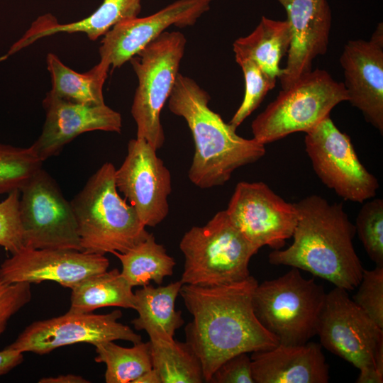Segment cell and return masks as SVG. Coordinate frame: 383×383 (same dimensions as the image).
Returning a JSON list of instances; mask_svg holds the SVG:
<instances>
[{
	"label": "cell",
	"mask_w": 383,
	"mask_h": 383,
	"mask_svg": "<svg viewBox=\"0 0 383 383\" xmlns=\"http://www.w3.org/2000/svg\"><path fill=\"white\" fill-rule=\"evenodd\" d=\"M47 68L51 77L50 92L70 101L87 104H104L103 87L109 66L100 62L89 70L79 73L65 65L54 53L46 57Z\"/></svg>",
	"instance_id": "obj_25"
},
{
	"label": "cell",
	"mask_w": 383,
	"mask_h": 383,
	"mask_svg": "<svg viewBox=\"0 0 383 383\" xmlns=\"http://www.w3.org/2000/svg\"><path fill=\"white\" fill-rule=\"evenodd\" d=\"M156 151L144 139H131L124 161L115 171L118 191L135 208L145 227L156 226L169 213L171 174Z\"/></svg>",
	"instance_id": "obj_14"
},
{
	"label": "cell",
	"mask_w": 383,
	"mask_h": 383,
	"mask_svg": "<svg viewBox=\"0 0 383 383\" xmlns=\"http://www.w3.org/2000/svg\"><path fill=\"white\" fill-rule=\"evenodd\" d=\"M30 284L6 282L0 279V335L10 318L31 300Z\"/></svg>",
	"instance_id": "obj_34"
},
{
	"label": "cell",
	"mask_w": 383,
	"mask_h": 383,
	"mask_svg": "<svg viewBox=\"0 0 383 383\" xmlns=\"http://www.w3.org/2000/svg\"><path fill=\"white\" fill-rule=\"evenodd\" d=\"M326 293L313 278L292 267L277 278L257 284L252 295L255 315L280 344L301 345L316 335Z\"/></svg>",
	"instance_id": "obj_6"
},
{
	"label": "cell",
	"mask_w": 383,
	"mask_h": 383,
	"mask_svg": "<svg viewBox=\"0 0 383 383\" xmlns=\"http://www.w3.org/2000/svg\"><path fill=\"white\" fill-rule=\"evenodd\" d=\"M39 383H88L89 380L80 375L72 374H60L57 377L41 378Z\"/></svg>",
	"instance_id": "obj_37"
},
{
	"label": "cell",
	"mask_w": 383,
	"mask_h": 383,
	"mask_svg": "<svg viewBox=\"0 0 383 383\" xmlns=\"http://www.w3.org/2000/svg\"><path fill=\"white\" fill-rule=\"evenodd\" d=\"M291 42L288 21L262 16L255 29L248 35L238 38L233 44L235 58L254 61L274 78L282 72L280 61L287 53Z\"/></svg>",
	"instance_id": "obj_23"
},
{
	"label": "cell",
	"mask_w": 383,
	"mask_h": 383,
	"mask_svg": "<svg viewBox=\"0 0 383 383\" xmlns=\"http://www.w3.org/2000/svg\"><path fill=\"white\" fill-rule=\"evenodd\" d=\"M150 343L152 368L161 383L205 382L201 361L186 342Z\"/></svg>",
	"instance_id": "obj_27"
},
{
	"label": "cell",
	"mask_w": 383,
	"mask_h": 383,
	"mask_svg": "<svg viewBox=\"0 0 383 383\" xmlns=\"http://www.w3.org/2000/svg\"><path fill=\"white\" fill-rule=\"evenodd\" d=\"M354 302L383 329V266L363 270Z\"/></svg>",
	"instance_id": "obj_32"
},
{
	"label": "cell",
	"mask_w": 383,
	"mask_h": 383,
	"mask_svg": "<svg viewBox=\"0 0 383 383\" xmlns=\"http://www.w3.org/2000/svg\"><path fill=\"white\" fill-rule=\"evenodd\" d=\"M186 44L182 33L165 31L129 60L138 81L131 106L136 138L156 150L165 142L160 112L179 73Z\"/></svg>",
	"instance_id": "obj_9"
},
{
	"label": "cell",
	"mask_w": 383,
	"mask_h": 383,
	"mask_svg": "<svg viewBox=\"0 0 383 383\" xmlns=\"http://www.w3.org/2000/svg\"><path fill=\"white\" fill-rule=\"evenodd\" d=\"M225 211L234 226L258 249L265 245L281 249L297 223L294 204L262 182L238 183Z\"/></svg>",
	"instance_id": "obj_13"
},
{
	"label": "cell",
	"mask_w": 383,
	"mask_h": 383,
	"mask_svg": "<svg viewBox=\"0 0 383 383\" xmlns=\"http://www.w3.org/2000/svg\"><path fill=\"white\" fill-rule=\"evenodd\" d=\"M182 285L180 280L157 287L148 284L135 291L138 316L131 323L135 330L145 331L150 342L172 341L184 324L182 311L175 309Z\"/></svg>",
	"instance_id": "obj_22"
},
{
	"label": "cell",
	"mask_w": 383,
	"mask_h": 383,
	"mask_svg": "<svg viewBox=\"0 0 383 383\" xmlns=\"http://www.w3.org/2000/svg\"><path fill=\"white\" fill-rule=\"evenodd\" d=\"M348 101L367 122L383 131V26L380 23L369 41H348L340 57Z\"/></svg>",
	"instance_id": "obj_17"
},
{
	"label": "cell",
	"mask_w": 383,
	"mask_h": 383,
	"mask_svg": "<svg viewBox=\"0 0 383 383\" xmlns=\"http://www.w3.org/2000/svg\"><path fill=\"white\" fill-rule=\"evenodd\" d=\"M133 383H161V379L157 371L151 368L142 374Z\"/></svg>",
	"instance_id": "obj_38"
},
{
	"label": "cell",
	"mask_w": 383,
	"mask_h": 383,
	"mask_svg": "<svg viewBox=\"0 0 383 383\" xmlns=\"http://www.w3.org/2000/svg\"><path fill=\"white\" fill-rule=\"evenodd\" d=\"M183 284L216 286L242 281L250 274L249 262L258 248L234 226L226 211L216 213L203 226L183 235Z\"/></svg>",
	"instance_id": "obj_5"
},
{
	"label": "cell",
	"mask_w": 383,
	"mask_h": 383,
	"mask_svg": "<svg viewBox=\"0 0 383 383\" xmlns=\"http://www.w3.org/2000/svg\"><path fill=\"white\" fill-rule=\"evenodd\" d=\"M94 346V360L106 365V383H133L152 368L150 341L134 343L131 348L120 346L114 341L102 342Z\"/></svg>",
	"instance_id": "obj_28"
},
{
	"label": "cell",
	"mask_w": 383,
	"mask_h": 383,
	"mask_svg": "<svg viewBox=\"0 0 383 383\" xmlns=\"http://www.w3.org/2000/svg\"><path fill=\"white\" fill-rule=\"evenodd\" d=\"M23 361V353L5 348L0 351V376L8 373Z\"/></svg>",
	"instance_id": "obj_36"
},
{
	"label": "cell",
	"mask_w": 383,
	"mask_h": 383,
	"mask_svg": "<svg viewBox=\"0 0 383 383\" xmlns=\"http://www.w3.org/2000/svg\"><path fill=\"white\" fill-rule=\"evenodd\" d=\"M19 201L20 191L14 190L0 202V246L11 255L23 248Z\"/></svg>",
	"instance_id": "obj_33"
},
{
	"label": "cell",
	"mask_w": 383,
	"mask_h": 383,
	"mask_svg": "<svg viewBox=\"0 0 383 383\" xmlns=\"http://www.w3.org/2000/svg\"><path fill=\"white\" fill-rule=\"evenodd\" d=\"M104 255L65 249L23 248L0 265V279L9 282L38 284L53 281L72 288L91 275L108 270Z\"/></svg>",
	"instance_id": "obj_16"
},
{
	"label": "cell",
	"mask_w": 383,
	"mask_h": 383,
	"mask_svg": "<svg viewBox=\"0 0 383 383\" xmlns=\"http://www.w3.org/2000/svg\"><path fill=\"white\" fill-rule=\"evenodd\" d=\"M142 0H103L101 5L87 17L72 23H60L51 13L35 19L23 36L14 43L4 55L7 59L38 40L57 33H84L91 40L104 36L117 23L138 17Z\"/></svg>",
	"instance_id": "obj_21"
},
{
	"label": "cell",
	"mask_w": 383,
	"mask_h": 383,
	"mask_svg": "<svg viewBox=\"0 0 383 383\" xmlns=\"http://www.w3.org/2000/svg\"><path fill=\"white\" fill-rule=\"evenodd\" d=\"M45 120L30 147L43 162L58 155L65 145L89 131L121 133V114L106 106L87 105L59 98L48 91L43 101Z\"/></svg>",
	"instance_id": "obj_18"
},
{
	"label": "cell",
	"mask_w": 383,
	"mask_h": 383,
	"mask_svg": "<svg viewBox=\"0 0 383 383\" xmlns=\"http://www.w3.org/2000/svg\"><path fill=\"white\" fill-rule=\"evenodd\" d=\"M121 316L120 310L105 314L68 311L62 316L30 323L6 348L23 353L44 355L56 348L79 343L94 346L99 343L118 340L133 344L141 342L140 335L118 321Z\"/></svg>",
	"instance_id": "obj_12"
},
{
	"label": "cell",
	"mask_w": 383,
	"mask_h": 383,
	"mask_svg": "<svg viewBox=\"0 0 383 383\" xmlns=\"http://www.w3.org/2000/svg\"><path fill=\"white\" fill-rule=\"evenodd\" d=\"M294 204L297 211L294 241L287 249L272 251L270 263L303 270L346 291L355 289L364 268L353 246L355 225L343 205L318 195Z\"/></svg>",
	"instance_id": "obj_2"
},
{
	"label": "cell",
	"mask_w": 383,
	"mask_h": 383,
	"mask_svg": "<svg viewBox=\"0 0 383 383\" xmlns=\"http://www.w3.org/2000/svg\"><path fill=\"white\" fill-rule=\"evenodd\" d=\"M213 1L177 0L152 15L117 23L101 41L100 62L113 70L121 67L167 28L194 25Z\"/></svg>",
	"instance_id": "obj_15"
},
{
	"label": "cell",
	"mask_w": 383,
	"mask_h": 383,
	"mask_svg": "<svg viewBox=\"0 0 383 383\" xmlns=\"http://www.w3.org/2000/svg\"><path fill=\"white\" fill-rule=\"evenodd\" d=\"M112 254L121 263V275L133 287H143L150 281L160 285L166 277L172 275L176 265L152 233L126 252Z\"/></svg>",
	"instance_id": "obj_26"
},
{
	"label": "cell",
	"mask_w": 383,
	"mask_h": 383,
	"mask_svg": "<svg viewBox=\"0 0 383 383\" xmlns=\"http://www.w3.org/2000/svg\"><path fill=\"white\" fill-rule=\"evenodd\" d=\"M108 306L135 308L133 287L118 269L88 277L71 288L69 311L91 313Z\"/></svg>",
	"instance_id": "obj_24"
},
{
	"label": "cell",
	"mask_w": 383,
	"mask_h": 383,
	"mask_svg": "<svg viewBox=\"0 0 383 383\" xmlns=\"http://www.w3.org/2000/svg\"><path fill=\"white\" fill-rule=\"evenodd\" d=\"M43 161L32 148L0 143V194L20 190L42 167Z\"/></svg>",
	"instance_id": "obj_29"
},
{
	"label": "cell",
	"mask_w": 383,
	"mask_h": 383,
	"mask_svg": "<svg viewBox=\"0 0 383 383\" xmlns=\"http://www.w3.org/2000/svg\"><path fill=\"white\" fill-rule=\"evenodd\" d=\"M251 369L255 383H327L329 367L320 344L279 343L252 353Z\"/></svg>",
	"instance_id": "obj_20"
},
{
	"label": "cell",
	"mask_w": 383,
	"mask_h": 383,
	"mask_svg": "<svg viewBox=\"0 0 383 383\" xmlns=\"http://www.w3.org/2000/svg\"><path fill=\"white\" fill-rule=\"evenodd\" d=\"M355 227L370 258L377 266H383V200L366 202L357 216Z\"/></svg>",
	"instance_id": "obj_31"
},
{
	"label": "cell",
	"mask_w": 383,
	"mask_h": 383,
	"mask_svg": "<svg viewBox=\"0 0 383 383\" xmlns=\"http://www.w3.org/2000/svg\"><path fill=\"white\" fill-rule=\"evenodd\" d=\"M19 191L24 248L82 250L71 204L43 167Z\"/></svg>",
	"instance_id": "obj_10"
},
{
	"label": "cell",
	"mask_w": 383,
	"mask_h": 383,
	"mask_svg": "<svg viewBox=\"0 0 383 383\" xmlns=\"http://www.w3.org/2000/svg\"><path fill=\"white\" fill-rule=\"evenodd\" d=\"M115 171L112 163H104L70 201L82 251L125 252L150 234L135 208L119 195Z\"/></svg>",
	"instance_id": "obj_4"
},
{
	"label": "cell",
	"mask_w": 383,
	"mask_h": 383,
	"mask_svg": "<svg viewBox=\"0 0 383 383\" xmlns=\"http://www.w3.org/2000/svg\"><path fill=\"white\" fill-rule=\"evenodd\" d=\"M287 13L291 42L286 67L279 77L287 89L312 70L313 60L327 51L331 11L327 0H277Z\"/></svg>",
	"instance_id": "obj_19"
},
{
	"label": "cell",
	"mask_w": 383,
	"mask_h": 383,
	"mask_svg": "<svg viewBox=\"0 0 383 383\" xmlns=\"http://www.w3.org/2000/svg\"><path fill=\"white\" fill-rule=\"evenodd\" d=\"M304 143L316 174L340 197L362 203L376 195L377 179L361 163L350 137L330 116L306 133Z\"/></svg>",
	"instance_id": "obj_11"
},
{
	"label": "cell",
	"mask_w": 383,
	"mask_h": 383,
	"mask_svg": "<svg viewBox=\"0 0 383 383\" xmlns=\"http://www.w3.org/2000/svg\"><path fill=\"white\" fill-rule=\"evenodd\" d=\"M235 61L243 72L245 91L240 106L228 123L235 130L260 106L277 82V78L267 74L252 60L235 58Z\"/></svg>",
	"instance_id": "obj_30"
},
{
	"label": "cell",
	"mask_w": 383,
	"mask_h": 383,
	"mask_svg": "<svg viewBox=\"0 0 383 383\" xmlns=\"http://www.w3.org/2000/svg\"><path fill=\"white\" fill-rule=\"evenodd\" d=\"M209 94L192 78L179 73L168 99L170 111L187 122L195 152L189 178L196 187L222 186L238 168L255 162L265 154V145L238 135L212 111Z\"/></svg>",
	"instance_id": "obj_3"
},
{
	"label": "cell",
	"mask_w": 383,
	"mask_h": 383,
	"mask_svg": "<svg viewBox=\"0 0 383 383\" xmlns=\"http://www.w3.org/2000/svg\"><path fill=\"white\" fill-rule=\"evenodd\" d=\"M348 100L343 82L324 70H311L282 89L253 120V138L265 145L293 133H307L329 116L336 105Z\"/></svg>",
	"instance_id": "obj_8"
},
{
	"label": "cell",
	"mask_w": 383,
	"mask_h": 383,
	"mask_svg": "<svg viewBox=\"0 0 383 383\" xmlns=\"http://www.w3.org/2000/svg\"><path fill=\"white\" fill-rule=\"evenodd\" d=\"M258 282L248 278L227 284H183L179 294L193 319L185 327L186 343L201 361L204 381L227 359L279 344L256 318L252 295Z\"/></svg>",
	"instance_id": "obj_1"
},
{
	"label": "cell",
	"mask_w": 383,
	"mask_h": 383,
	"mask_svg": "<svg viewBox=\"0 0 383 383\" xmlns=\"http://www.w3.org/2000/svg\"><path fill=\"white\" fill-rule=\"evenodd\" d=\"M316 335L321 345L360 370L357 383L383 382V329L335 287L326 294Z\"/></svg>",
	"instance_id": "obj_7"
},
{
	"label": "cell",
	"mask_w": 383,
	"mask_h": 383,
	"mask_svg": "<svg viewBox=\"0 0 383 383\" xmlns=\"http://www.w3.org/2000/svg\"><path fill=\"white\" fill-rule=\"evenodd\" d=\"M209 382L255 383L250 357L242 353L227 359L214 371Z\"/></svg>",
	"instance_id": "obj_35"
}]
</instances>
